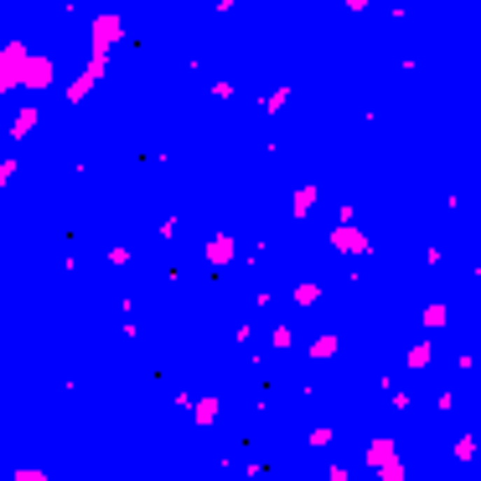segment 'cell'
Instances as JSON below:
<instances>
[{"label":"cell","mask_w":481,"mask_h":481,"mask_svg":"<svg viewBox=\"0 0 481 481\" xmlns=\"http://www.w3.org/2000/svg\"><path fill=\"white\" fill-rule=\"evenodd\" d=\"M331 249H342V253H357V259H368L372 253V238L363 228H352V223H337L331 228Z\"/></svg>","instance_id":"cell-1"},{"label":"cell","mask_w":481,"mask_h":481,"mask_svg":"<svg viewBox=\"0 0 481 481\" xmlns=\"http://www.w3.org/2000/svg\"><path fill=\"white\" fill-rule=\"evenodd\" d=\"M21 88H32V93L52 88V62H47V57H26V68H21Z\"/></svg>","instance_id":"cell-2"},{"label":"cell","mask_w":481,"mask_h":481,"mask_svg":"<svg viewBox=\"0 0 481 481\" xmlns=\"http://www.w3.org/2000/svg\"><path fill=\"white\" fill-rule=\"evenodd\" d=\"M119 36H125V21H119V16H99V21H93V52H109Z\"/></svg>","instance_id":"cell-3"},{"label":"cell","mask_w":481,"mask_h":481,"mask_svg":"<svg viewBox=\"0 0 481 481\" xmlns=\"http://www.w3.org/2000/svg\"><path fill=\"white\" fill-rule=\"evenodd\" d=\"M26 57H32V52H26V42H6V47H0V68L16 78V88H21V68H26Z\"/></svg>","instance_id":"cell-4"},{"label":"cell","mask_w":481,"mask_h":481,"mask_svg":"<svg viewBox=\"0 0 481 481\" xmlns=\"http://www.w3.org/2000/svg\"><path fill=\"white\" fill-rule=\"evenodd\" d=\"M202 253H207V264H233V259H238V244H233L228 233H218V238H207Z\"/></svg>","instance_id":"cell-5"},{"label":"cell","mask_w":481,"mask_h":481,"mask_svg":"<svg viewBox=\"0 0 481 481\" xmlns=\"http://www.w3.org/2000/svg\"><path fill=\"white\" fill-rule=\"evenodd\" d=\"M383 461H398V445H393V440L389 435H378V440H368V466H372V471H378V466Z\"/></svg>","instance_id":"cell-6"},{"label":"cell","mask_w":481,"mask_h":481,"mask_svg":"<svg viewBox=\"0 0 481 481\" xmlns=\"http://www.w3.org/2000/svg\"><path fill=\"white\" fill-rule=\"evenodd\" d=\"M316 197H321V186H316V181H305V186H300V192H295V197H290V212H295V218H305V212H311V207H316Z\"/></svg>","instance_id":"cell-7"},{"label":"cell","mask_w":481,"mask_h":481,"mask_svg":"<svg viewBox=\"0 0 481 481\" xmlns=\"http://www.w3.org/2000/svg\"><path fill=\"white\" fill-rule=\"evenodd\" d=\"M404 363L424 372V368H430V363H435V347H430V342H424V347H409V352H404Z\"/></svg>","instance_id":"cell-8"},{"label":"cell","mask_w":481,"mask_h":481,"mask_svg":"<svg viewBox=\"0 0 481 481\" xmlns=\"http://www.w3.org/2000/svg\"><path fill=\"white\" fill-rule=\"evenodd\" d=\"M192 414H197V424L207 430V424L218 419V398H192Z\"/></svg>","instance_id":"cell-9"},{"label":"cell","mask_w":481,"mask_h":481,"mask_svg":"<svg viewBox=\"0 0 481 481\" xmlns=\"http://www.w3.org/2000/svg\"><path fill=\"white\" fill-rule=\"evenodd\" d=\"M32 130H36V109H32V104H26V109L16 114V125H11V135L21 140V135H32Z\"/></svg>","instance_id":"cell-10"},{"label":"cell","mask_w":481,"mask_h":481,"mask_svg":"<svg viewBox=\"0 0 481 481\" xmlns=\"http://www.w3.org/2000/svg\"><path fill=\"white\" fill-rule=\"evenodd\" d=\"M337 347H342V342L326 331V337H316V342H311V357H321V363H326V357H337Z\"/></svg>","instance_id":"cell-11"},{"label":"cell","mask_w":481,"mask_h":481,"mask_svg":"<svg viewBox=\"0 0 481 481\" xmlns=\"http://www.w3.org/2000/svg\"><path fill=\"white\" fill-rule=\"evenodd\" d=\"M295 305H321V285H311V279L295 285Z\"/></svg>","instance_id":"cell-12"},{"label":"cell","mask_w":481,"mask_h":481,"mask_svg":"<svg viewBox=\"0 0 481 481\" xmlns=\"http://www.w3.org/2000/svg\"><path fill=\"white\" fill-rule=\"evenodd\" d=\"M445 321H450V311H445V305H424V326H430V331H440Z\"/></svg>","instance_id":"cell-13"},{"label":"cell","mask_w":481,"mask_h":481,"mask_svg":"<svg viewBox=\"0 0 481 481\" xmlns=\"http://www.w3.org/2000/svg\"><path fill=\"white\" fill-rule=\"evenodd\" d=\"M409 471H404V461H383L378 466V481H404Z\"/></svg>","instance_id":"cell-14"},{"label":"cell","mask_w":481,"mask_h":481,"mask_svg":"<svg viewBox=\"0 0 481 481\" xmlns=\"http://www.w3.org/2000/svg\"><path fill=\"white\" fill-rule=\"evenodd\" d=\"M285 104H290V88H274L270 99H264V109H270V114H279V109H285Z\"/></svg>","instance_id":"cell-15"},{"label":"cell","mask_w":481,"mask_h":481,"mask_svg":"<svg viewBox=\"0 0 481 481\" xmlns=\"http://www.w3.org/2000/svg\"><path fill=\"white\" fill-rule=\"evenodd\" d=\"M471 456H476V440L461 435V440H456V461H471Z\"/></svg>","instance_id":"cell-16"},{"label":"cell","mask_w":481,"mask_h":481,"mask_svg":"<svg viewBox=\"0 0 481 481\" xmlns=\"http://www.w3.org/2000/svg\"><path fill=\"white\" fill-rule=\"evenodd\" d=\"M270 342H274V347H290V342H295V331H290V326H274Z\"/></svg>","instance_id":"cell-17"},{"label":"cell","mask_w":481,"mask_h":481,"mask_svg":"<svg viewBox=\"0 0 481 481\" xmlns=\"http://www.w3.org/2000/svg\"><path fill=\"white\" fill-rule=\"evenodd\" d=\"M11 481H52L47 471H11Z\"/></svg>","instance_id":"cell-18"},{"label":"cell","mask_w":481,"mask_h":481,"mask_svg":"<svg viewBox=\"0 0 481 481\" xmlns=\"http://www.w3.org/2000/svg\"><path fill=\"white\" fill-rule=\"evenodd\" d=\"M11 176H16V160H0V186H11Z\"/></svg>","instance_id":"cell-19"},{"label":"cell","mask_w":481,"mask_h":481,"mask_svg":"<svg viewBox=\"0 0 481 481\" xmlns=\"http://www.w3.org/2000/svg\"><path fill=\"white\" fill-rule=\"evenodd\" d=\"M11 88H16V78H11L6 68H0V99H6V93H11Z\"/></svg>","instance_id":"cell-20"},{"label":"cell","mask_w":481,"mask_h":481,"mask_svg":"<svg viewBox=\"0 0 481 481\" xmlns=\"http://www.w3.org/2000/svg\"><path fill=\"white\" fill-rule=\"evenodd\" d=\"M347 11H368V0H347Z\"/></svg>","instance_id":"cell-21"}]
</instances>
